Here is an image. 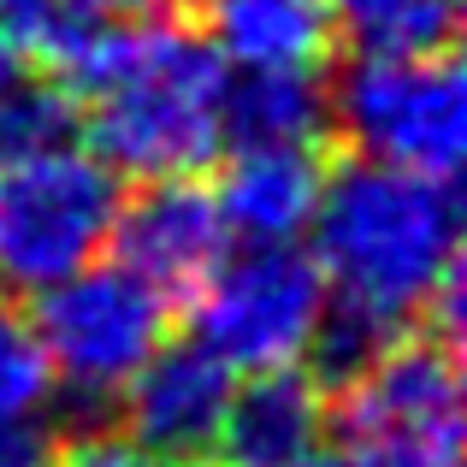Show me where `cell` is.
<instances>
[{"mask_svg": "<svg viewBox=\"0 0 467 467\" xmlns=\"http://www.w3.org/2000/svg\"><path fill=\"white\" fill-rule=\"evenodd\" d=\"M237 373L202 349V343H160L137 367L125 397V432L171 456H207L219 438V420L231 409Z\"/></svg>", "mask_w": 467, "mask_h": 467, "instance_id": "cell-9", "label": "cell"}, {"mask_svg": "<svg viewBox=\"0 0 467 467\" xmlns=\"http://www.w3.org/2000/svg\"><path fill=\"white\" fill-rule=\"evenodd\" d=\"M71 137H78V107L59 83L18 78L0 95V154L54 149V142H71Z\"/></svg>", "mask_w": 467, "mask_h": 467, "instance_id": "cell-16", "label": "cell"}, {"mask_svg": "<svg viewBox=\"0 0 467 467\" xmlns=\"http://www.w3.org/2000/svg\"><path fill=\"white\" fill-rule=\"evenodd\" d=\"M59 467H207L202 456H171V450H154L130 432H89L71 450H59Z\"/></svg>", "mask_w": 467, "mask_h": 467, "instance_id": "cell-18", "label": "cell"}, {"mask_svg": "<svg viewBox=\"0 0 467 467\" xmlns=\"http://www.w3.org/2000/svg\"><path fill=\"white\" fill-rule=\"evenodd\" d=\"M171 302L119 261H89L83 273L36 290V349L47 373L78 397H113L166 343Z\"/></svg>", "mask_w": 467, "mask_h": 467, "instance_id": "cell-6", "label": "cell"}, {"mask_svg": "<svg viewBox=\"0 0 467 467\" xmlns=\"http://www.w3.org/2000/svg\"><path fill=\"white\" fill-rule=\"evenodd\" d=\"M119 171L89 142L0 154V290H36L83 273L113 243Z\"/></svg>", "mask_w": 467, "mask_h": 467, "instance_id": "cell-3", "label": "cell"}, {"mask_svg": "<svg viewBox=\"0 0 467 467\" xmlns=\"http://www.w3.org/2000/svg\"><path fill=\"white\" fill-rule=\"evenodd\" d=\"M326 130H331V101H326V78L314 66L237 71L231 78L225 149H319Z\"/></svg>", "mask_w": 467, "mask_h": 467, "instance_id": "cell-13", "label": "cell"}, {"mask_svg": "<svg viewBox=\"0 0 467 467\" xmlns=\"http://www.w3.org/2000/svg\"><path fill=\"white\" fill-rule=\"evenodd\" d=\"M195 343L231 373H278L314 349L326 278L296 243H249L195 285Z\"/></svg>", "mask_w": 467, "mask_h": 467, "instance_id": "cell-5", "label": "cell"}, {"mask_svg": "<svg viewBox=\"0 0 467 467\" xmlns=\"http://www.w3.org/2000/svg\"><path fill=\"white\" fill-rule=\"evenodd\" d=\"M302 467H426L402 450H385V444H367V438H349L343 450H314Z\"/></svg>", "mask_w": 467, "mask_h": 467, "instance_id": "cell-20", "label": "cell"}, {"mask_svg": "<svg viewBox=\"0 0 467 467\" xmlns=\"http://www.w3.org/2000/svg\"><path fill=\"white\" fill-rule=\"evenodd\" d=\"M202 30L237 71L319 66L331 42L326 0H202Z\"/></svg>", "mask_w": 467, "mask_h": 467, "instance_id": "cell-12", "label": "cell"}, {"mask_svg": "<svg viewBox=\"0 0 467 467\" xmlns=\"http://www.w3.org/2000/svg\"><path fill=\"white\" fill-rule=\"evenodd\" d=\"M331 130L355 160L420 178H456L467 154V89L450 47L432 54H355L326 83Z\"/></svg>", "mask_w": 467, "mask_h": 467, "instance_id": "cell-4", "label": "cell"}, {"mask_svg": "<svg viewBox=\"0 0 467 467\" xmlns=\"http://www.w3.org/2000/svg\"><path fill=\"white\" fill-rule=\"evenodd\" d=\"M54 390L42 349H36L30 319L0 296V420H30Z\"/></svg>", "mask_w": 467, "mask_h": 467, "instance_id": "cell-17", "label": "cell"}, {"mask_svg": "<svg viewBox=\"0 0 467 467\" xmlns=\"http://www.w3.org/2000/svg\"><path fill=\"white\" fill-rule=\"evenodd\" d=\"M113 24L107 0H0V42L18 59L66 71Z\"/></svg>", "mask_w": 467, "mask_h": 467, "instance_id": "cell-15", "label": "cell"}, {"mask_svg": "<svg viewBox=\"0 0 467 467\" xmlns=\"http://www.w3.org/2000/svg\"><path fill=\"white\" fill-rule=\"evenodd\" d=\"M225 178L213 202L225 213V231L243 243H296L308 231L326 166L319 149H225Z\"/></svg>", "mask_w": 467, "mask_h": 467, "instance_id": "cell-11", "label": "cell"}, {"mask_svg": "<svg viewBox=\"0 0 467 467\" xmlns=\"http://www.w3.org/2000/svg\"><path fill=\"white\" fill-rule=\"evenodd\" d=\"M225 213H219L213 190L195 178H149L137 202H119L113 249L119 266L154 285L160 296H195L207 273L225 261Z\"/></svg>", "mask_w": 467, "mask_h": 467, "instance_id": "cell-8", "label": "cell"}, {"mask_svg": "<svg viewBox=\"0 0 467 467\" xmlns=\"http://www.w3.org/2000/svg\"><path fill=\"white\" fill-rule=\"evenodd\" d=\"M308 231L326 278V319L308 349L319 385H349L462 285V202L450 178L349 160L326 171Z\"/></svg>", "mask_w": 467, "mask_h": 467, "instance_id": "cell-1", "label": "cell"}, {"mask_svg": "<svg viewBox=\"0 0 467 467\" xmlns=\"http://www.w3.org/2000/svg\"><path fill=\"white\" fill-rule=\"evenodd\" d=\"M59 89L78 107V137L130 178H195L225 149L231 66L190 18L107 24L59 71Z\"/></svg>", "mask_w": 467, "mask_h": 467, "instance_id": "cell-2", "label": "cell"}, {"mask_svg": "<svg viewBox=\"0 0 467 467\" xmlns=\"http://www.w3.org/2000/svg\"><path fill=\"white\" fill-rule=\"evenodd\" d=\"M18 78H24V71H18V54H12V47L0 42V95H6V89H12Z\"/></svg>", "mask_w": 467, "mask_h": 467, "instance_id": "cell-21", "label": "cell"}, {"mask_svg": "<svg viewBox=\"0 0 467 467\" xmlns=\"http://www.w3.org/2000/svg\"><path fill=\"white\" fill-rule=\"evenodd\" d=\"M326 385L296 367L254 373L231 390L213 450L225 467H302L314 450H326Z\"/></svg>", "mask_w": 467, "mask_h": 467, "instance_id": "cell-10", "label": "cell"}, {"mask_svg": "<svg viewBox=\"0 0 467 467\" xmlns=\"http://www.w3.org/2000/svg\"><path fill=\"white\" fill-rule=\"evenodd\" d=\"M343 390L349 438L402 450L426 467H456L462 456V373L456 343L438 331H409L379 349Z\"/></svg>", "mask_w": 467, "mask_h": 467, "instance_id": "cell-7", "label": "cell"}, {"mask_svg": "<svg viewBox=\"0 0 467 467\" xmlns=\"http://www.w3.org/2000/svg\"><path fill=\"white\" fill-rule=\"evenodd\" d=\"M113 12H160V6H171V0H107Z\"/></svg>", "mask_w": 467, "mask_h": 467, "instance_id": "cell-22", "label": "cell"}, {"mask_svg": "<svg viewBox=\"0 0 467 467\" xmlns=\"http://www.w3.org/2000/svg\"><path fill=\"white\" fill-rule=\"evenodd\" d=\"M0 467H59V438L42 420H0Z\"/></svg>", "mask_w": 467, "mask_h": 467, "instance_id": "cell-19", "label": "cell"}, {"mask_svg": "<svg viewBox=\"0 0 467 467\" xmlns=\"http://www.w3.org/2000/svg\"><path fill=\"white\" fill-rule=\"evenodd\" d=\"M331 36H349L355 54H432L456 42L462 0H326Z\"/></svg>", "mask_w": 467, "mask_h": 467, "instance_id": "cell-14", "label": "cell"}]
</instances>
